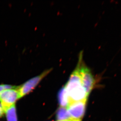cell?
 <instances>
[{
	"mask_svg": "<svg viewBox=\"0 0 121 121\" xmlns=\"http://www.w3.org/2000/svg\"><path fill=\"white\" fill-rule=\"evenodd\" d=\"M64 88L69 97L70 104L87 100L89 95L84 87L80 68L78 64Z\"/></svg>",
	"mask_w": 121,
	"mask_h": 121,
	"instance_id": "1",
	"label": "cell"
},
{
	"mask_svg": "<svg viewBox=\"0 0 121 121\" xmlns=\"http://www.w3.org/2000/svg\"><path fill=\"white\" fill-rule=\"evenodd\" d=\"M52 70V68L46 70L40 74L29 79L22 85L18 86V89L19 94L20 98L28 94L34 89L41 80L48 75Z\"/></svg>",
	"mask_w": 121,
	"mask_h": 121,
	"instance_id": "2",
	"label": "cell"
},
{
	"mask_svg": "<svg viewBox=\"0 0 121 121\" xmlns=\"http://www.w3.org/2000/svg\"><path fill=\"white\" fill-rule=\"evenodd\" d=\"M18 86L9 89H6L0 93V104L5 111L15 105L17 99L20 98L18 89Z\"/></svg>",
	"mask_w": 121,
	"mask_h": 121,
	"instance_id": "3",
	"label": "cell"
},
{
	"mask_svg": "<svg viewBox=\"0 0 121 121\" xmlns=\"http://www.w3.org/2000/svg\"><path fill=\"white\" fill-rule=\"evenodd\" d=\"M87 100L74 102L68 106L69 112L72 121H82L85 111Z\"/></svg>",
	"mask_w": 121,
	"mask_h": 121,
	"instance_id": "4",
	"label": "cell"
},
{
	"mask_svg": "<svg viewBox=\"0 0 121 121\" xmlns=\"http://www.w3.org/2000/svg\"><path fill=\"white\" fill-rule=\"evenodd\" d=\"M58 99L60 107L66 108L70 104L69 97L64 87L60 90L58 93Z\"/></svg>",
	"mask_w": 121,
	"mask_h": 121,
	"instance_id": "5",
	"label": "cell"
},
{
	"mask_svg": "<svg viewBox=\"0 0 121 121\" xmlns=\"http://www.w3.org/2000/svg\"><path fill=\"white\" fill-rule=\"evenodd\" d=\"M56 117L57 121L71 120V118L66 108L60 107L57 110Z\"/></svg>",
	"mask_w": 121,
	"mask_h": 121,
	"instance_id": "6",
	"label": "cell"
},
{
	"mask_svg": "<svg viewBox=\"0 0 121 121\" xmlns=\"http://www.w3.org/2000/svg\"><path fill=\"white\" fill-rule=\"evenodd\" d=\"M7 121H17L16 107L14 105L8 108L5 112Z\"/></svg>",
	"mask_w": 121,
	"mask_h": 121,
	"instance_id": "7",
	"label": "cell"
},
{
	"mask_svg": "<svg viewBox=\"0 0 121 121\" xmlns=\"http://www.w3.org/2000/svg\"><path fill=\"white\" fill-rule=\"evenodd\" d=\"M16 86H12L11 85L9 84H0V93L6 89L15 88Z\"/></svg>",
	"mask_w": 121,
	"mask_h": 121,
	"instance_id": "8",
	"label": "cell"
},
{
	"mask_svg": "<svg viewBox=\"0 0 121 121\" xmlns=\"http://www.w3.org/2000/svg\"><path fill=\"white\" fill-rule=\"evenodd\" d=\"M5 113V111L2 108L1 104H0V118H1L3 116V114Z\"/></svg>",
	"mask_w": 121,
	"mask_h": 121,
	"instance_id": "9",
	"label": "cell"
},
{
	"mask_svg": "<svg viewBox=\"0 0 121 121\" xmlns=\"http://www.w3.org/2000/svg\"><path fill=\"white\" fill-rule=\"evenodd\" d=\"M72 121V120H67V121Z\"/></svg>",
	"mask_w": 121,
	"mask_h": 121,
	"instance_id": "10",
	"label": "cell"
}]
</instances>
